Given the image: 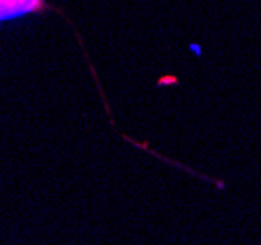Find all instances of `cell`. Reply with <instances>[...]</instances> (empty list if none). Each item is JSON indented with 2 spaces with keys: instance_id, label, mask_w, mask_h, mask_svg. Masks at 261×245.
<instances>
[{
  "instance_id": "cell-1",
  "label": "cell",
  "mask_w": 261,
  "mask_h": 245,
  "mask_svg": "<svg viewBox=\"0 0 261 245\" xmlns=\"http://www.w3.org/2000/svg\"><path fill=\"white\" fill-rule=\"evenodd\" d=\"M47 12H61L49 0H0V23L20 20L23 16H39Z\"/></svg>"
}]
</instances>
